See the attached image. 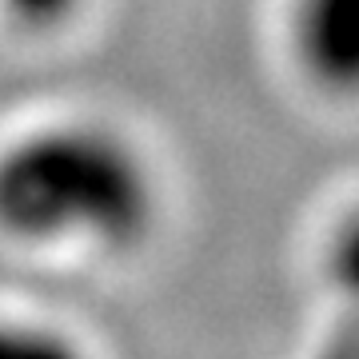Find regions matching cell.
Here are the masks:
<instances>
[{
    "label": "cell",
    "mask_w": 359,
    "mask_h": 359,
    "mask_svg": "<svg viewBox=\"0 0 359 359\" xmlns=\"http://www.w3.org/2000/svg\"><path fill=\"white\" fill-rule=\"evenodd\" d=\"M152 224V172L104 124H48L0 148V231L16 244L132 248Z\"/></svg>",
    "instance_id": "obj_1"
},
{
    "label": "cell",
    "mask_w": 359,
    "mask_h": 359,
    "mask_svg": "<svg viewBox=\"0 0 359 359\" xmlns=\"http://www.w3.org/2000/svg\"><path fill=\"white\" fill-rule=\"evenodd\" d=\"M299 60L327 88H351L359 72V0H299Z\"/></svg>",
    "instance_id": "obj_2"
},
{
    "label": "cell",
    "mask_w": 359,
    "mask_h": 359,
    "mask_svg": "<svg viewBox=\"0 0 359 359\" xmlns=\"http://www.w3.org/2000/svg\"><path fill=\"white\" fill-rule=\"evenodd\" d=\"M0 359H88L76 339L28 320H0Z\"/></svg>",
    "instance_id": "obj_3"
},
{
    "label": "cell",
    "mask_w": 359,
    "mask_h": 359,
    "mask_svg": "<svg viewBox=\"0 0 359 359\" xmlns=\"http://www.w3.org/2000/svg\"><path fill=\"white\" fill-rule=\"evenodd\" d=\"M84 0H0V13L20 28H60L68 25Z\"/></svg>",
    "instance_id": "obj_4"
},
{
    "label": "cell",
    "mask_w": 359,
    "mask_h": 359,
    "mask_svg": "<svg viewBox=\"0 0 359 359\" xmlns=\"http://www.w3.org/2000/svg\"><path fill=\"white\" fill-rule=\"evenodd\" d=\"M320 359H359V339H355V323L347 320L339 332L323 344V351H320Z\"/></svg>",
    "instance_id": "obj_5"
}]
</instances>
